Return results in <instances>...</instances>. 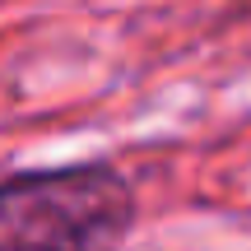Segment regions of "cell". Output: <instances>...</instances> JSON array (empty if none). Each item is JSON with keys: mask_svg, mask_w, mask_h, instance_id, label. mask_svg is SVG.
<instances>
[{"mask_svg": "<svg viewBox=\"0 0 251 251\" xmlns=\"http://www.w3.org/2000/svg\"><path fill=\"white\" fill-rule=\"evenodd\" d=\"M140 200L117 163H61L0 177V251H121Z\"/></svg>", "mask_w": 251, "mask_h": 251, "instance_id": "1", "label": "cell"}]
</instances>
